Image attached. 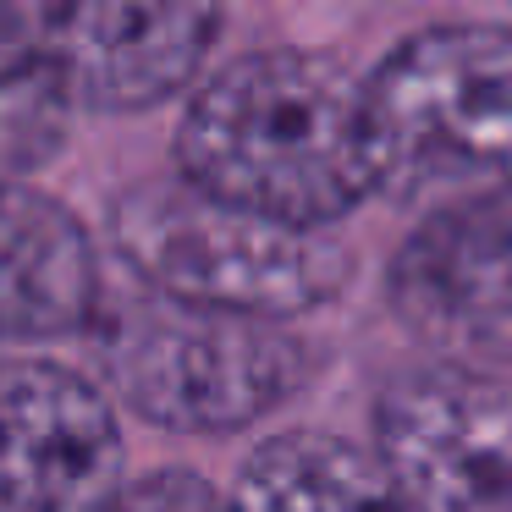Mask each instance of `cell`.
Listing matches in <instances>:
<instances>
[{"label":"cell","instance_id":"5b68a950","mask_svg":"<svg viewBox=\"0 0 512 512\" xmlns=\"http://www.w3.org/2000/svg\"><path fill=\"white\" fill-rule=\"evenodd\" d=\"M408 512H512V386L419 369L380 402V446Z\"/></svg>","mask_w":512,"mask_h":512},{"label":"cell","instance_id":"8fae6325","mask_svg":"<svg viewBox=\"0 0 512 512\" xmlns=\"http://www.w3.org/2000/svg\"><path fill=\"white\" fill-rule=\"evenodd\" d=\"M61 100L50 61L39 56V39L28 28V12L0 6V182L12 171L34 166L61 133Z\"/></svg>","mask_w":512,"mask_h":512},{"label":"cell","instance_id":"9c48e42d","mask_svg":"<svg viewBox=\"0 0 512 512\" xmlns=\"http://www.w3.org/2000/svg\"><path fill=\"white\" fill-rule=\"evenodd\" d=\"M100 270L83 226L45 193L0 182V336H61L94 320Z\"/></svg>","mask_w":512,"mask_h":512},{"label":"cell","instance_id":"8992f818","mask_svg":"<svg viewBox=\"0 0 512 512\" xmlns=\"http://www.w3.org/2000/svg\"><path fill=\"white\" fill-rule=\"evenodd\" d=\"M391 303L446 369H512V199L430 215L391 259Z\"/></svg>","mask_w":512,"mask_h":512},{"label":"cell","instance_id":"30bf717a","mask_svg":"<svg viewBox=\"0 0 512 512\" xmlns=\"http://www.w3.org/2000/svg\"><path fill=\"white\" fill-rule=\"evenodd\" d=\"M226 512H408L386 463L342 435L298 430L259 446Z\"/></svg>","mask_w":512,"mask_h":512},{"label":"cell","instance_id":"3957f363","mask_svg":"<svg viewBox=\"0 0 512 512\" xmlns=\"http://www.w3.org/2000/svg\"><path fill=\"white\" fill-rule=\"evenodd\" d=\"M116 248L138 287L248 320H287L347 281V248L331 232L265 221L188 177L127 193L116 210Z\"/></svg>","mask_w":512,"mask_h":512},{"label":"cell","instance_id":"52a82bcc","mask_svg":"<svg viewBox=\"0 0 512 512\" xmlns=\"http://www.w3.org/2000/svg\"><path fill=\"white\" fill-rule=\"evenodd\" d=\"M122 496L116 413L56 364L0 369V512H111Z\"/></svg>","mask_w":512,"mask_h":512},{"label":"cell","instance_id":"6da1fadb","mask_svg":"<svg viewBox=\"0 0 512 512\" xmlns=\"http://www.w3.org/2000/svg\"><path fill=\"white\" fill-rule=\"evenodd\" d=\"M177 155L193 188L303 232L375 193L364 83L303 50H259L215 72L188 105Z\"/></svg>","mask_w":512,"mask_h":512},{"label":"cell","instance_id":"277c9868","mask_svg":"<svg viewBox=\"0 0 512 512\" xmlns=\"http://www.w3.org/2000/svg\"><path fill=\"white\" fill-rule=\"evenodd\" d=\"M94 331L111 386L171 430L254 424L309 380V347L281 320L193 309L149 287L111 309L94 303Z\"/></svg>","mask_w":512,"mask_h":512},{"label":"cell","instance_id":"7c38bea8","mask_svg":"<svg viewBox=\"0 0 512 512\" xmlns=\"http://www.w3.org/2000/svg\"><path fill=\"white\" fill-rule=\"evenodd\" d=\"M111 512H226V501L204 485L199 474H149L138 485H122V496L111 501Z\"/></svg>","mask_w":512,"mask_h":512},{"label":"cell","instance_id":"7a4b0ae2","mask_svg":"<svg viewBox=\"0 0 512 512\" xmlns=\"http://www.w3.org/2000/svg\"><path fill=\"white\" fill-rule=\"evenodd\" d=\"M375 188L430 215L512 199V34L446 23L402 39L364 83Z\"/></svg>","mask_w":512,"mask_h":512},{"label":"cell","instance_id":"ba28073f","mask_svg":"<svg viewBox=\"0 0 512 512\" xmlns=\"http://www.w3.org/2000/svg\"><path fill=\"white\" fill-rule=\"evenodd\" d=\"M215 6H144V0H78V6H28L39 56L50 61L61 100L133 111L177 94L193 78L215 34Z\"/></svg>","mask_w":512,"mask_h":512}]
</instances>
